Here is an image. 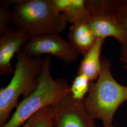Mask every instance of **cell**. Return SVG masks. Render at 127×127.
<instances>
[{"instance_id":"cell-6","label":"cell","mask_w":127,"mask_h":127,"mask_svg":"<svg viewBox=\"0 0 127 127\" xmlns=\"http://www.w3.org/2000/svg\"><path fill=\"white\" fill-rule=\"evenodd\" d=\"M54 127H96L83 100L74 99L71 93L51 105Z\"/></svg>"},{"instance_id":"cell-20","label":"cell","mask_w":127,"mask_h":127,"mask_svg":"<svg viewBox=\"0 0 127 127\" xmlns=\"http://www.w3.org/2000/svg\"><path fill=\"white\" fill-rule=\"evenodd\" d=\"M112 127H114V126H112Z\"/></svg>"},{"instance_id":"cell-14","label":"cell","mask_w":127,"mask_h":127,"mask_svg":"<svg viewBox=\"0 0 127 127\" xmlns=\"http://www.w3.org/2000/svg\"><path fill=\"white\" fill-rule=\"evenodd\" d=\"M52 114L51 106L47 107L34 114L20 127H34L41 120L51 117Z\"/></svg>"},{"instance_id":"cell-17","label":"cell","mask_w":127,"mask_h":127,"mask_svg":"<svg viewBox=\"0 0 127 127\" xmlns=\"http://www.w3.org/2000/svg\"><path fill=\"white\" fill-rule=\"evenodd\" d=\"M119 59L123 64V68L127 72V43L121 44Z\"/></svg>"},{"instance_id":"cell-4","label":"cell","mask_w":127,"mask_h":127,"mask_svg":"<svg viewBox=\"0 0 127 127\" xmlns=\"http://www.w3.org/2000/svg\"><path fill=\"white\" fill-rule=\"evenodd\" d=\"M12 14L16 30L31 37L59 34L67 27V21L55 9L52 0H21Z\"/></svg>"},{"instance_id":"cell-18","label":"cell","mask_w":127,"mask_h":127,"mask_svg":"<svg viewBox=\"0 0 127 127\" xmlns=\"http://www.w3.org/2000/svg\"><path fill=\"white\" fill-rule=\"evenodd\" d=\"M21 0H2L0 2V8L9 9V8H14L18 4Z\"/></svg>"},{"instance_id":"cell-15","label":"cell","mask_w":127,"mask_h":127,"mask_svg":"<svg viewBox=\"0 0 127 127\" xmlns=\"http://www.w3.org/2000/svg\"><path fill=\"white\" fill-rule=\"evenodd\" d=\"M13 23L12 12L9 9H0V35L9 31V26Z\"/></svg>"},{"instance_id":"cell-12","label":"cell","mask_w":127,"mask_h":127,"mask_svg":"<svg viewBox=\"0 0 127 127\" xmlns=\"http://www.w3.org/2000/svg\"><path fill=\"white\" fill-rule=\"evenodd\" d=\"M67 23L86 22L89 17L86 0H72L68 10L62 14Z\"/></svg>"},{"instance_id":"cell-13","label":"cell","mask_w":127,"mask_h":127,"mask_svg":"<svg viewBox=\"0 0 127 127\" xmlns=\"http://www.w3.org/2000/svg\"><path fill=\"white\" fill-rule=\"evenodd\" d=\"M92 82L85 75L77 74L71 85V95L76 100H84L89 92Z\"/></svg>"},{"instance_id":"cell-9","label":"cell","mask_w":127,"mask_h":127,"mask_svg":"<svg viewBox=\"0 0 127 127\" xmlns=\"http://www.w3.org/2000/svg\"><path fill=\"white\" fill-rule=\"evenodd\" d=\"M105 39L97 38L93 45L83 55L77 74L85 75L91 82L96 80L101 69V53Z\"/></svg>"},{"instance_id":"cell-1","label":"cell","mask_w":127,"mask_h":127,"mask_svg":"<svg viewBox=\"0 0 127 127\" xmlns=\"http://www.w3.org/2000/svg\"><path fill=\"white\" fill-rule=\"evenodd\" d=\"M127 101V87L119 83L111 72L109 59L101 58V69L95 82H92L83 100L87 110L95 120H101L104 127H112L114 114Z\"/></svg>"},{"instance_id":"cell-11","label":"cell","mask_w":127,"mask_h":127,"mask_svg":"<svg viewBox=\"0 0 127 127\" xmlns=\"http://www.w3.org/2000/svg\"><path fill=\"white\" fill-rule=\"evenodd\" d=\"M103 7L123 29L127 37V0H101Z\"/></svg>"},{"instance_id":"cell-10","label":"cell","mask_w":127,"mask_h":127,"mask_svg":"<svg viewBox=\"0 0 127 127\" xmlns=\"http://www.w3.org/2000/svg\"><path fill=\"white\" fill-rule=\"evenodd\" d=\"M68 38L73 48L83 55L91 49L96 40L86 22L72 24L69 28Z\"/></svg>"},{"instance_id":"cell-2","label":"cell","mask_w":127,"mask_h":127,"mask_svg":"<svg viewBox=\"0 0 127 127\" xmlns=\"http://www.w3.org/2000/svg\"><path fill=\"white\" fill-rule=\"evenodd\" d=\"M51 58L46 56L36 89L17 106L13 115L2 127H20L34 114L55 104L70 93L71 85L63 78L54 79L50 71Z\"/></svg>"},{"instance_id":"cell-19","label":"cell","mask_w":127,"mask_h":127,"mask_svg":"<svg viewBox=\"0 0 127 127\" xmlns=\"http://www.w3.org/2000/svg\"><path fill=\"white\" fill-rule=\"evenodd\" d=\"M51 117L41 120L34 127H54Z\"/></svg>"},{"instance_id":"cell-7","label":"cell","mask_w":127,"mask_h":127,"mask_svg":"<svg viewBox=\"0 0 127 127\" xmlns=\"http://www.w3.org/2000/svg\"><path fill=\"white\" fill-rule=\"evenodd\" d=\"M89 17L86 23L95 37L105 39L111 37L121 44L127 43V37L116 21L103 8L101 0H86Z\"/></svg>"},{"instance_id":"cell-16","label":"cell","mask_w":127,"mask_h":127,"mask_svg":"<svg viewBox=\"0 0 127 127\" xmlns=\"http://www.w3.org/2000/svg\"><path fill=\"white\" fill-rule=\"evenodd\" d=\"M55 9L60 13L66 12L69 8L72 0H52Z\"/></svg>"},{"instance_id":"cell-8","label":"cell","mask_w":127,"mask_h":127,"mask_svg":"<svg viewBox=\"0 0 127 127\" xmlns=\"http://www.w3.org/2000/svg\"><path fill=\"white\" fill-rule=\"evenodd\" d=\"M27 34L18 30H10L0 36V75L13 73L11 59L31 39Z\"/></svg>"},{"instance_id":"cell-5","label":"cell","mask_w":127,"mask_h":127,"mask_svg":"<svg viewBox=\"0 0 127 127\" xmlns=\"http://www.w3.org/2000/svg\"><path fill=\"white\" fill-rule=\"evenodd\" d=\"M21 50L28 54L41 57L51 55L66 64L75 62L79 53L68 41L59 34H49L31 37Z\"/></svg>"},{"instance_id":"cell-3","label":"cell","mask_w":127,"mask_h":127,"mask_svg":"<svg viewBox=\"0 0 127 127\" xmlns=\"http://www.w3.org/2000/svg\"><path fill=\"white\" fill-rule=\"evenodd\" d=\"M17 62L13 76L9 84L0 89V127L9 121V115L17 106L19 97H24L35 91L39 82L42 66L41 57L32 56L21 49L16 56Z\"/></svg>"}]
</instances>
